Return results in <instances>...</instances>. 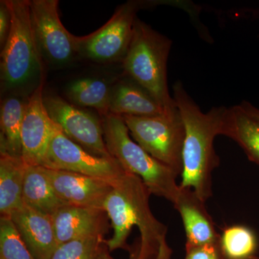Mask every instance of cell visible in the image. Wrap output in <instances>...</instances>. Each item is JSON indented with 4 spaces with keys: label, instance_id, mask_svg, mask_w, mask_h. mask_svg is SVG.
Instances as JSON below:
<instances>
[{
    "label": "cell",
    "instance_id": "1",
    "mask_svg": "<svg viewBox=\"0 0 259 259\" xmlns=\"http://www.w3.org/2000/svg\"><path fill=\"white\" fill-rule=\"evenodd\" d=\"M151 194L141 179L129 172L114 184L104 204L113 231L111 238L105 240L109 251H127V238L136 226L144 250L154 253L157 259H172L173 250L167 243L168 229L153 215L149 203Z\"/></svg>",
    "mask_w": 259,
    "mask_h": 259
},
{
    "label": "cell",
    "instance_id": "2",
    "mask_svg": "<svg viewBox=\"0 0 259 259\" xmlns=\"http://www.w3.org/2000/svg\"><path fill=\"white\" fill-rule=\"evenodd\" d=\"M176 102L185 127L183 169L180 185L194 190L206 202L212 196L213 171L220 165L214 141L221 136V122L226 107H212L203 112L184 88L177 81L173 87Z\"/></svg>",
    "mask_w": 259,
    "mask_h": 259
},
{
    "label": "cell",
    "instance_id": "3",
    "mask_svg": "<svg viewBox=\"0 0 259 259\" xmlns=\"http://www.w3.org/2000/svg\"><path fill=\"white\" fill-rule=\"evenodd\" d=\"M171 45L168 37L137 18L128 50L122 61L127 77L151 94L165 111L177 107L167 81V61Z\"/></svg>",
    "mask_w": 259,
    "mask_h": 259
},
{
    "label": "cell",
    "instance_id": "4",
    "mask_svg": "<svg viewBox=\"0 0 259 259\" xmlns=\"http://www.w3.org/2000/svg\"><path fill=\"white\" fill-rule=\"evenodd\" d=\"M102 118L104 139L112 157L125 171L141 179L151 194L173 204L180 190L175 172L131 139L128 127L121 116L108 114Z\"/></svg>",
    "mask_w": 259,
    "mask_h": 259
},
{
    "label": "cell",
    "instance_id": "5",
    "mask_svg": "<svg viewBox=\"0 0 259 259\" xmlns=\"http://www.w3.org/2000/svg\"><path fill=\"white\" fill-rule=\"evenodd\" d=\"M11 27L1 53V80L5 90L28 83L41 68L28 0H6Z\"/></svg>",
    "mask_w": 259,
    "mask_h": 259
},
{
    "label": "cell",
    "instance_id": "6",
    "mask_svg": "<svg viewBox=\"0 0 259 259\" xmlns=\"http://www.w3.org/2000/svg\"><path fill=\"white\" fill-rule=\"evenodd\" d=\"M122 117L135 141L177 177H181L186 133L178 107L161 115Z\"/></svg>",
    "mask_w": 259,
    "mask_h": 259
},
{
    "label": "cell",
    "instance_id": "7",
    "mask_svg": "<svg viewBox=\"0 0 259 259\" xmlns=\"http://www.w3.org/2000/svg\"><path fill=\"white\" fill-rule=\"evenodd\" d=\"M144 5L142 2L131 1L120 5L101 28L76 37L77 54L95 62H122L132 38L136 14Z\"/></svg>",
    "mask_w": 259,
    "mask_h": 259
},
{
    "label": "cell",
    "instance_id": "8",
    "mask_svg": "<svg viewBox=\"0 0 259 259\" xmlns=\"http://www.w3.org/2000/svg\"><path fill=\"white\" fill-rule=\"evenodd\" d=\"M50 169L76 172L114 184L125 171L115 158H101L83 149L56 128L42 166Z\"/></svg>",
    "mask_w": 259,
    "mask_h": 259
},
{
    "label": "cell",
    "instance_id": "9",
    "mask_svg": "<svg viewBox=\"0 0 259 259\" xmlns=\"http://www.w3.org/2000/svg\"><path fill=\"white\" fill-rule=\"evenodd\" d=\"M30 17L40 55L51 64L64 65L77 54L76 37L61 23L58 0H30Z\"/></svg>",
    "mask_w": 259,
    "mask_h": 259
},
{
    "label": "cell",
    "instance_id": "10",
    "mask_svg": "<svg viewBox=\"0 0 259 259\" xmlns=\"http://www.w3.org/2000/svg\"><path fill=\"white\" fill-rule=\"evenodd\" d=\"M44 104L51 118L66 137L95 156L114 158L105 144L102 120L58 95H44Z\"/></svg>",
    "mask_w": 259,
    "mask_h": 259
},
{
    "label": "cell",
    "instance_id": "11",
    "mask_svg": "<svg viewBox=\"0 0 259 259\" xmlns=\"http://www.w3.org/2000/svg\"><path fill=\"white\" fill-rule=\"evenodd\" d=\"M44 80L28 97L21 129V158L28 166H42L57 125L44 104Z\"/></svg>",
    "mask_w": 259,
    "mask_h": 259
},
{
    "label": "cell",
    "instance_id": "12",
    "mask_svg": "<svg viewBox=\"0 0 259 259\" xmlns=\"http://www.w3.org/2000/svg\"><path fill=\"white\" fill-rule=\"evenodd\" d=\"M44 168L56 194L65 204L104 209L112 184L76 172Z\"/></svg>",
    "mask_w": 259,
    "mask_h": 259
},
{
    "label": "cell",
    "instance_id": "13",
    "mask_svg": "<svg viewBox=\"0 0 259 259\" xmlns=\"http://www.w3.org/2000/svg\"><path fill=\"white\" fill-rule=\"evenodd\" d=\"M51 217L59 245L85 237H105L110 227L104 209L65 204Z\"/></svg>",
    "mask_w": 259,
    "mask_h": 259
},
{
    "label": "cell",
    "instance_id": "14",
    "mask_svg": "<svg viewBox=\"0 0 259 259\" xmlns=\"http://www.w3.org/2000/svg\"><path fill=\"white\" fill-rule=\"evenodd\" d=\"M180 213L186 233L185 247L196 246L220 241V234L210 214L205 207V202L190 188L180 190L173 203Z\"/></svg>",
    "mask_w": 259,
    "mask_h": 259
},
{
    "label": "cell",
    "instance_id": "15",
    "mask_svg": "<svg viewBox=\"0 0 259 259\" xmlns=\"http://www.w3.org/2000/svg\"><path fill=\"white\" fill-rule=\"evenodd\" d=\"M35 259H50L59 247L51 216L24 204L10 216Z\"/></svg>",
    "mask_w": 259,
    "mask_h": 259
},
{
    "label": "cell",
    "instance_id": "16",
    "mask_svg": "<svg viewBox=\"0 0 259 259\" xmlns=\"http://www.w3.org/2000/svg\"><path fill=\"white\" fill-rule=\"evenodd\" d=\"M148 91L134 80H121L112 86L109 114L122 116H153L165 112Z\"/></svg>",
    "mask_w": 259,
    "mask_h": 259
},
{
    "label": "cell",
    "instance_id": "17",
    "mask_svg": "<svg viewBox=\"0 0 259 259\" xmlns=\"http://www.w3.org/2000/svg\"><path fill=\"white\" fill-rule=\"evenodd\" d=\"M221 135L234 141L250 161L259 165V121L247 113L241 104L226 107Z\"/></svg>",
    "mask_w": 259,
    "mask_h": 259
},
{
    "label": "cell",
    "instance_id": "18",
    "mask_svg": "<svg viewBox=\"0 0 259 259\" xmlns=\"http://www.w3.org/2000/svg\"><path fill=\"white\" fill-rule=\"evenodd\" d=\"M0 213L8 217L24 206L23 190L27 165L19 156L0 152Z\"/></svg>",
    "mask_w": 259,
    "mask_h": 259
},
{
    "label": "cell",
    "instance_id": "19",
    "mask_svg": "<svg viewBox=\"0 0 259 259\" xmlns=\"http://www.w3.org/2000/svg\"><path fill=\"white\" fill-rule=\"evenodd\" d=\"M23 199L24 204L52 216L65 205L56 194L49 177L40 166H28L24 179Z\"/></svg>",
    "mask_w": 259,
    "mask_h": 259
},
{
    "label": "cell",
    "instance_id": "20",
    "mask_svg": "<svg viewBox=\"0 0 259 259\" xmlns=\"http://www.w3.org/2000/svg\"><path fill=\"white\" fill-rule=\"evenodd\" d=\"M28 100L14 94L2 102L0 152L21 157V129Z\"/></svg>",
    "mask_w": 259,
    "mask_h": 259
},
{
    "label": "cell",
    "instance_id": "21",
    "mask_svg": "<svg viewBox=\"0 0 259 259\" xmlns=\"http://www.w3.org/2000/svg\"><path fill=\"white\" fill-rule=\"evenodd\" d=\"M111 89L105 80L85 78L69 83L66 95L75 105L95 109L103 117L109 114Z\"/></svg>",
    "mask_w": 259,
    "mask_h": 259
},
{
    "label": "cell",
    "instance_id": "22",
    "mask_svg": "<svg viewBox=\"0 0 259 259\" xmlns=\"http://www.w3.org/2000/svg\"><path fill=\"white\" fill-rule=\"evenodd\" d=\"M220 245L227 259H246L255 255L258 248L256 233L244 225L226 227L220 234Z\"/></svg>",
    "mask_w": 259,
    "mask_h": 259
},
{
    "label": "cell",
    "instance_id": "23",
    "mask_svg": "<svg viewBox=\"0 0 259 259\" xmlns=\"http://www.w3.org/2000/svg\"><path fill=\"white\" fill-rule=\"evenodd\" d=\"M105 237L89 236L59 245L50 259H100Z\"/></svg>",
    "mask_w": 259,
    "mask_h": 259
},
{
    "label": "cell",
    "instance_id": "24",
    "mask_svg": "<svg viewBox=\"0 0 259 259\" xmlns=\"http://www.w3.org/2000/svg\"><path fill=\"white\" fill-rule=\"evenodd\" d=\"M0 259H35L8 217L0 218Z\"/></svg>",
    "mask_w": 259,
    "mask_h": 259
},
{
    "label": "cell",
    "instance_id": "25",
    "mask_svg": "<svg viewBox=\"0 0 259 259\" xmlns=\"http://www.w3.org/2000/svg\"><path fill=\"white\" fill-rule=\"evenodd\" d=\"M185 259H225L220 241L196 246L185 247Z\"/></svg>",
    "mask_w": 259,
    "mask_h": 259
},
{
    "label": "cell",
    "instance_id": "26",
    "mask_svg": "<svg viewBox=\"0 0 259 259\" xmlns=\"http://www.w3.org/2000/svg\"><path fill=\"white\" fill-rule=\"evenodd\" d=\"M127 252L129 253L128 259H157V256L154 253L147 251L141 247L139 238H136L134 243L130 245ZM110 253L106 245L102 251L100 259H114Z\"/></svg>",
    "mask_w": 259,
    "mask_h": 259
},
{
    "label": "cell",
    "instance_id": "27",
    "mask_svg": "<svg viewBox=\"0 0 259 259\" xmlns=\"http://www.w3.org/2000/svg\"><path fill=\"white\" fill-rule=\"evenodd\" d=\"M10 27L11 14L6 0L0 2V46L3 49L8 40Z\"/></svg>",
    "mask_w": 259,
    "mask_h": 259
},
{
    "label": "cell",
    "instance_id": "28",
    "mask_svg": "<svg viewBox=\"0 0 259 259\" xmlns=\"http://www.w3.org/2000/svg\"><path fill=\"white\" fill-rule=\"evenodd\" d=\"M241 106L244 109L247 113L249 114L253 118L256 119L259 121V109L255 107L250 102L243 101L241 104Z\"/></svg>",
    "mask_w": 259,
    "mask_h": 259
},
{
    "label": "cell",
    "instance_id": "29",
    "mask_svg": "<svg viewBox=\"0 0 259 259\" xmlns=\"http://www.w3.org/2000/svg\"><path fill=\"white\" fill-rule=\"evenodd\" d=\"M225 259H227L225 258ZM246 259H259V256H257V255H254V256L250 257V258H246Z\"/></svg>",
    "mask_w": 259,
    "mask_h": 259
}]
</instances>
